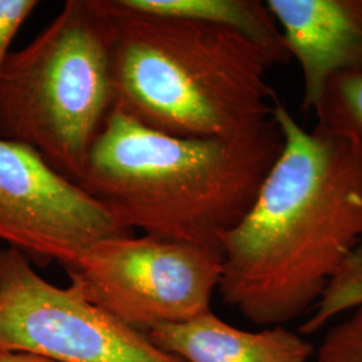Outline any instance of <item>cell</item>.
<instances>
[{"label":"cell","mask_w":362,"mask_h":362,"mask_svg":"<svg viewBox=\"0 0 362 362\" xmlns=\"http://www.w3.org/2000/svg\"><path fill=\"white\" fill-rule=\"evenodd\" d=\"M1 252H3V251H1V250H0V257H1Z\"/></svg>","instance_id":"obj_16"},{"label":"cell","mask_w":362,"mask_h":362,"mask_svg":"<svg viewBox=\"0 0 362 362\" xmlns=\"http://www.w3.org/2000/svg\"><path fill=\"white\" fill-rule=\"evenodd\" d=\"M38 6L35 0H0V70L11 52L13 39Z\"/></svg>","instance_id":"obj_14"},{"label":"cell","mask_w":362,"mask_h":362,"mask_svg":"<svg viewBox=\"0 0 362 362\" xmlns=\"http://www.w3.org/2000/svg\"><path fill=\"white\" fill-rule=\"evenodd\" d=\"M148 337L184 362H309L314 346L284 326L247 332L212 310L182 324L157 327Z\"/></svg>","instance_id":"obj_9"},{"label":"cell","mask_w":362,"mask_h":362,"mask_svg":"<svg viewBox=\"0 0 362 362\" xmlns=\"http://www.w3.org/2000/svg\"><path fill=\"white\" fill-rule=\"evenodd\" d=\"M282 146L272 117L240 137L184 139L113 107L76 184L130 233L220 250Z\"/></svg>","instance_id":"obj_2"},{"label":"cell","mask_w":362,"mask_h":362,"mask_svg":"<svg viewBox=\"0 0 362 362\" xmlns=\"http://www.w3.org/2000/svg\"><path fill=\"white\" fill-rule=\"evenodd\" d=\"M314 113L317 124L351 145L362 165V70L333 78Z\"/></svg>","instance_id":"obj_11"},{"label":"cell","mask_w":362,"mask_h":362,"mask_svg":"<svg viewBox=\"0 0 362 362\" xmlns=\"http://www.w3.org/2000/svg\"><path fill=\"white\" fill-rule=\"evenodd\" d=\"M132 235L26 145L0 139V240L38 264H71L88 247Z\"/></svg>","instance_id":"obj_7"},{"label":"cell","mask_w":362,"mask_h":362,"mask_svg":"<svg viewBox=\"0 0 362 362\" xmlns=\"http://www.w3.org/2000/svg\"><path fill=\"white\" fill-rule=\"evenodd\" d=\"M0 353L59 362H184L91 303L74 286L47 282L15 248L0 257Z\"/></svg>","instance_id":"obj_6"},{"label":"cell","mask_w":362,"mask_h":362,"mask_svg":"<svg viewBox=\"0 0 362 362\" xmlns=\"http://www.w3.org/2000/svg\"><path fill=\"white\" fill-rule=\"evenodd\" d=\"M317 362H362V305L332 325L315 350Z\"/></svg>","instance_id":"obj_13"},{"label":"cell","mask_w":362,"mask_h":362,"mask_svg":"<svg viewBox=\"0 0 362 362\" xmlns=\"http://www.w3.org/2000/svg\"><path fill=\"white\" fill-rule=\"evenodd\" d=\"M264 3L300 67L302 109L314 113L333 78L362 70V0Z\"/></svg>","instance_id":"obj_8"},{"label":"cell","mask_w":362,"mask_h":362,"mask_svg":"<svg viewBox=\"0 0 362 362\" xmlns=\"http://www.w3.org/2000/svg\"><path fill=\"white\" fill-rule=\"evenodd\" d=\"M132 11L165 18L200 21L230 27L255 42L272 64L285 65L291 58L282 34L264 1L259 0H119Z\"/></svg>","instance_id":"obj_10"},{"label":"cell","mask_w":362,"mask_h":362,"mask_svg":"<svg viewBox=\"0 0 362 362\" xmlns=\"http://www.w3.org/2000/svg\"><path fill=\"white\" fill-rule=\"evenodd\" d=\"M362 305V243L337 272L325 290L324 296L311 311L310 317L300 325V334H313L322 330L337 317Z\"/></svg>","instance_id":"obj_12"},{"label":"cell","mask_w":362,"mask_h":362,"mask_svg":"<svg viewBox=\"0 0 362 362\" xmlns=\"http://www.w3.org/2000/svg\"><path fill=\"white\" fill-rule=\"evenodd\" d=\"M284 146L254 204L220 236V297L250 322L284 326L313 310L362 243V165L345 139L305 129L275 94Z\"/></svg>","instance_id":"obj_1"},{"label":"cell","mask_w":362,"mask_h":362,"mask_svg":"<svg viewBox=\"0 0 362 362\" xmlns=\"http://www.w3.org/2000/svg\"><path fill=\"white\" fill-rule=\"evenodd\" d=\"M115 107L184 139H233L272 119V58L242 33L103 0Z\"/></svg>","instance_id":"obj_3"},{"label":"cell","mask_w":362,"mask_h":362,"mask_svg":"<svg viewBox=\"0 0 362 362\" xmlns=\"http://www.w3.org/2000/svg\"><path fill=\"white\" fill-rule=\"evenodd\" d=\"M115 107L103 0H67L0 70V139L34 149L77 182Z\"/></svg>","instance_id":"obj_4"},{"label":"cell","mask_w":362,"mask_h":362,"mask_svg":"<svg viewBox=\"0 0 362 362\" xmlns=\"http://www.w3.org/2000/svg\"><path fill=\"white\" fill-rule=\"evenodd\" d=\"M65 269L91 303L149 334L211 310L223 257L214 247L124 235L88 247Z\"/></svg>","instance_id":"obj_5"},{"label":"cell","mask_w":362,"mask_h":362,"mask_svg":"<svg viewBox=\"0 0 362 362\" xmlns=\"http://www.w3.org/2000/svg\"><path fill=\"white\" fill-rule=\"evenodd\" d=\"M0 362H59L30 353H0Z\"/></svg>","instance_id":"obj_15"}]
</instances>
